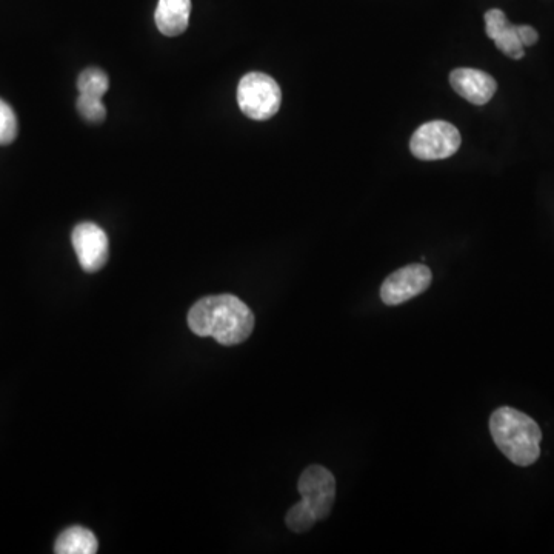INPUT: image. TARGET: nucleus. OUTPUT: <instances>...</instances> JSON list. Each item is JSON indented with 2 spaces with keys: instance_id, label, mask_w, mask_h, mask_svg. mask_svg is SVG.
<instances>
[{
  "instance_id": "20e7f679",
  "label": "nucleus",
  "mask_w": 554,
  "mask_h": 554,
  "mask_svg": "<svg viewBox=\"0 0 554 554\" xmlns=\"http://www.w3.org/2000/svg\"><path fill=\"white\" fill-rule=\"evenodd\" d=\"M461 147V133L444 121L427 122L414 131L410 150L419 161H441L456 154Z\"/></svg>"
},
{
  "instance_id": "4468645a",
  "label": "nucleus",
  "mask_w": 554,
  "mask_h": 554,
  "mask_svg": "<svg viewBox=\"0 0 554 554\" xmlns=\"http://www.w3.org/2000/svg\"><path fill=\"white\" fill-rule=\"evenodd\" d=\"M77 110H79L85 121L91 122V124H101V122L105 121V117H107V108L102 104V99H97V97L79 94V97H77Z\"/></svg>"
},
{
  "instance_id": "1a4fd4ad",
  "label": "nucleus",
  "mask_w": 554,
  "mask_h": 554,
  "mask_svg": "<svg viewBox=\"0 0 554 554\" xmlns=\"http://www.w3.org/2000/svg\"><path fill=\"white\" fill-rule=\"evenodd\" d=\"M518 25L510 24L504 11L490 10L485 13V31L487 36L490 37L494 45L501 50L505 56L514 59V61H521L525 56L524 45L519 41Z\"/></svg>"
},
{
  "instance_id": "2eb2a0df",
  "label": "nucleus",
  "mask_w": 554,
  "mask_h": 554,
  "mask_svg": "<svg viewBox=\"0 0 554 554\" xmlns=\"http://www.w3.org/2000/svg\"><path fill=\"white\" fill-rule=\"evenodd\" d=\"M17 137V117L13 108L0 99V145H10Z\"/></svg>"
},
{
  "instance_id": "0eeeda50",
  "label": "nucleus",
  "mask_w": 554,
  "mask_h": 554,
  "mask_svg": "<svg viewBox=\"0 0 554 554\" xmlns=\"http://www.w3.org/2000/svg\"><path fill=\"white\" fill-rule=\"evenodd\" d=\"M71 244L82 270L87 273H96L107 264L110 242L107 233L99 225L91 222L77 225L71 234Z\"/></svg>"
},
{
  "instance_id": "dca6fc26",
  "label": "nucleus",
  "mask_w": 554,
  "mask_h": 554,
  "mask_svg": "<svg viewBox=\"0 0 554 554\" xmlns=\"http://www.w3.org/2000/svg\"><path fill=\"white\" fill-rule=\"evenodd\" d=\"M516 30H518L519 41L522 42L524 47H533V45L538 44V31L534 30L530 25H518Z\"/></svg>"
},
{
  "instance_id": "39448f33",
  "label": "nucleus",
  "mask_w": 554,
  "mask_h": 554,
  "mask_svg": "<svg viewBox=\"0 0 554 554\" xmlns=\"http://www.w3.org/2000/svg\"><path fill=\"white\" fill-rule=\"evenodd\" d=\"M298 491L301 501L308 505L318 521L330 516L336 499V479L330 470L322 465L305 468L299 478Z\"/></svg>"
},
{
  "instance_id": "9b49d317",
  "label": "nucleus",
  "mask_w": 554,
  "mask_h": 554,
  "mask_svg": "<svg viewBox=\"0 0 554 554\" xmlns=\"http://www.w3.org/2000/svg\"><path fill=\"white\" fill-rule=\"evenodd\" d=\"M99 550V542L93 531L81 525L67 528L62 531L54 545L57 554H94Z\"/></svg>"
},
{
  "instance_id": "f03ea898",
  "label": "nucleus",
  "mask_w": 554,
  "mask_h": 554,
  "mask_svg": "<svg viewBox=\"0 0 554 554\" xmlns=\"http://www.w3.org/2000/svg\"><path fill=\"white\" fill-rule=\"evenodd\" d=\"M490 433L494 444L514 465L528 467L541 456V428L522 411L498 408L491 414Z\"/></svg>"
},
{
  "instance_id": "7ed1b4c3",
  "label": "nucleus",
  "mask_w": 554,
  "mask_h": 554,
  "mask_svg": "<svg viewBox=\"0 0 554 554\" xmlns=\"http://www.w3.org/2000/svg\"><path fill=\"white\" fill-rule=\"evenodd\" d=\"M237 104L250 119L267 121L281 108V87L268 74H245L237 87Z\"/></svg>"
},
{
  "instance_id": "9d476101",
  "label": "nucleus",
  "mask_w": 554,
  "mask_h": 554,
  "mask_svg": "<svg viewBox=\"0 0 554 554\" xmlns=\"http://www.w3.org/2000/svg\"><path fill=\"white\" fill-rule=\"evenodd\" d=\"M190 13L191 0H159L154 19L162 34L174 37L187 30Z\"/></svg>"
},
{
  "instance_id": "423d86ee",
  "label": "nucleus",
  "mask_w": 554,
  "mask_h": 554,
  "mask_svg": "<svg viewBox=\"0 0 554 554\" xmlns=\"http://www.w3.org/2000/svg\"><path fill=\"white\" fill-rule=\"evenodd\" d=\"M433 281L430 268L424 264H411L394 271L381 287V299L385 305H401L428 290Z\"/></svg>"
},
{
  "instance_id": "6e6552de",
  "label": "nucleus",
  "mask_w": 554,
  "mask_h": 554,
  "mask_svg": "<svg viewBox=\"0 0 554 554\" xmlns=\"http://www.w3.org/2000/svg\"><path fill=\"white\" fill-rule=\"evenodd\" d=\"M453 90L474 105H485L493 99L498 84L490 74L474 68H458L450 74Z\"/></svg>"
},
{
  "instance_id": "f257e3e1",
  "label": "nucleus",
  "mask_w": 554,
  "mask_h": 554,
  "mask_svg": "<svg viewBox=\"0 0 554 554\" xmlns=\"http://www.w3.org/2000/svg\"><path fill=\"white\" fill-rule=\"evenodd\" d=\"M188 327L201 338H213L225 347H233L250 338L254 314L233 294L208 296L191 307Z\"/></svg>"
},
{
  "instance_id": "f8f14e48",
  "label": "nucleus",
  "mask_w": 554,
  "mask_h": 554,
  "mask_svg": "<svg viewBox=\"0 0 554 554\" xmlns=\"http://www.w3.org/2000/svg\"><path fill=\"white\" fill-rule=\"evenodd\" d=\"M108 88H110V79L99 68H87L77 79V90L84 96L102 99L107 94Z\"/></svg>"
},
{
  "instance_id": "ddd939ff",
  "label": "nucleus",
  "mask_w": 554,
  "mask_h": 554,
  "mask_svg": "<svg viewBox=\"0 0 554 554\" xmlns=\"http://www.w3.org/2000/svg\"><path fill=\"white\" fill-rule=\"evenodd\" d=\"M316 522H318V519L304 501H299L298 504L293 505L285 516V524L294 533H307Z\"/></svg>"
}]
</instances>
